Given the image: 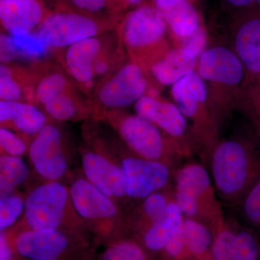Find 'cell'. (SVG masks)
<instances>
[{"label":"cell","mask_w":260,"mask_h":260,"mask_svg":"<svg viewBox=\"0 0 260 260\" xmlns=\"http://www.w3.org/2000/svg\"><path fill=\"white\" fill-rule=\"evenodd\" d=\"M125 183L126 197L143 199L167 184L169 170L164 162L140 157H126L121 160Z\"/></svg>","instance_id":"4fadbf2b"},{"label":"cell","mask_w":260,"mask_h":260,"mask_svg":"<svg viewBox=\"0 0 260 260\" xmlns=\"http://www.w3.org/2000/svg\"><path fill=\"white\" fill-rule=\"evenodd\" d=\"M0 61L1 64H13L17 54L16 47L10 37L2 34L0 37Z\"/></svg>","instance_id":"74e56055"},{"label":"cell","mask_w":260,"mask_h":260,"mask_svg":"<svg viewBox=\"0 0 260 260\" xmlns=\"http://www.w3.org/2000/svg\"><path fill=\"white\" fill-rule=\"evenodd\" d=\"M183 213L177 203H169L165 213L150 223L143 237L145 247L152 251L164 249L172 234L182 223Z\"/></svg>","instance_id":"cb8c5ba5"},{"label":"cell","mask_w":260,"mask_h":260,"mask_svg":"<svg viewBox=\"0 0 260 260\" xmlns=\"http://www.w3.org/2000/svg\"><path fill=\"white\" fill-rule=\"evenodd\" d=\"M36 79L34 64L28 68L0 64V101L32 103Z\"/></svg>","instance_id":"603a6c76"},{"label":"cell","mask_w":260,"mask_h":260,"mask_svg":"<svg viewBox=\"0 0 260 260\" xmlns=\"http://www.w3.org/2000/svg\"><path fill=\"white\" fill-rule=\"evenodd\" d=\"M70 198L80 218L100 240L114 239V220L119 217L115 202L85 178H78L69 186Z\"/></svg>","instance_id":"8fae6325"},{"label":"cell","mask_w":260,"mask_h":260,"mask_svg":"<svg viewBox=\"0 0 260 260\" xmlns=\"http://www.w3.org/2000/svg\"><path fill=\"white\" fill-rule=\"evenodd\" d=\"M196 71L204 81L210 111L218 125L237 109L245 70L232 49L215 46L200 56Z\"/></svg>","instance_id":"7a4b0ae2"},{"label":"cell","mask_w":260,"mask_h":260,"mask_svg":"<svg viewBox=\"0 0 260 260\" xmlns=\"http://www.w3.org/2000/svg\"><path fill=\"white\" fill-rule=\"evenodd\" d=\"M212 171L217 189L224 198L247 192L260 177V155L239 140H224L215 146Z\"/></svg>","instance_id":"8992f818"},{"label":"cell","mask_w":260,"mask_h":260,"mask_svg":"<svg viewBox=\"0 0 260 260\" xmlns=\"http://www.w3.org/2000/svg\"><path fill=\"white\" fill-rule=\"evenodd\" d=\"M23 135L14 133L8 128H0V146L3 155H13L21 157L27 150L28 145L25 139L22 138ZM25 138V137H24Z\"/></svg>","instance_id":"4dcf8cb0"},{"label":"cell","mask_w":260,"mask_h":260,"mask_svg":"<svg viewBox=\"0 0 260 260\" xmlns=\"http://www.w3.org/2000/svg\"><path fill=\"white\" fill-rule=\"evenodd\" d=\"M56 51V62L90 102L103 80L126 56L121 44L119 25Z\"/></svg>","instance_id":"6da1fadb"},{"label":"cell","mask_w":260,"mask_h":260,"mask_svg":"<svg viewBox=\"0 0 260 260\" xmlns=\"http://www.w3.org/2000/svg\"><path fill=\"white\" fill-rule=\"evenodd\" d=\"M235 237V234L228 230L218 234L212 247L214 260H232Z\"/></svg>","instance_id":"836d02e7"},{"label":"cell","mask_w":260,"mask_h":260,"mask_svg":"<svg viewBox=\"0 0 260 260\" xmlns=\"http://www.w3.org/2000/svg\"><path fill=\"white\" fill-rule=\"evenodd\" d=\"M224 3L232 10H238L239 13L246 11L255 3V0H223Z\"/></svg>","instance_id":"ab89813d"},{"label":"cell","mask_w":260,"mask_h":260,"mask_svg":"<svg viewBox=\"0 0 260 260\" xmlns=\"http://www.w3.org/2000/svg\"><path fill=\"white\" fill-rule=\"evenodd\" d=\"M136 114L151 121L179 144L185 140L189 131L187 120L174 103L158 95H145L135 104Z\"/></svg>","instance_id":"e0dca14e"},{"label":"cell","mask_w":260,"mask_h":260,"mask_svg":"<svg viewBox=\"0 0 260 260\" xmlns=\"http://www.w3.org/2000/svg\"><path fill=\"white\" fill-rule=\"evenodd\" d=\"M20 260H29V259H22V258H20Z\"/></svg>","instance_id":"7bdbcfd3"},{"label":"cell","mask_w":260,"mask_h":260,"mask_svg":"<svg viewBox=\"0 0 260 260\" xmlns=\"http://www.w3.org/2000/svg\"><path fill=\"white\" fill-rule=\"evenodd\" d=\"M119 8H138L143 5V0H116Z\"/></svg>","instance_id":"60d3db41"},{"label":"cell","mask_w":260,"mask_h":260,"mask_svg":"<svg viewBox=\"0 0 260 260\" xmlns=\"http://www.w3.org/2000/svg\"><path fill=\"white\" fill-rule=\"evenodd\" d=\"M37 79L32 104L42 108L58 95L78 89L69 75L56 62L34 63Z\"/></svg>","instance_id":"44dd1931"},{"label":"cell","mask_w":260,"mask_h":260,"mask_svg":"<svg viewBox=\"0 0 260 260\" xmlns=\"http://www.w3.org/2000/svg\"><path fill=\"white\" fill-rule=\"evenodd\" d=\"M81 164L85 179L113 200L126 196L125 183L120 165L96 148L85 149Z\"/></svg>","instance_id":"9a60e30c"},{"label":"cell","mask_w":260,"mask_h":260,"mask_svg":"<svg viewBox=\"0 0 260 260\" xmlns=\"http://www.w3.org/2000/svg\"><path fill=\"white\" fill-rule=\"evenodd\" d=\"M10 245L6 233L0 234V260H20Z\"/></svg>","instance_id":"f35d334b"},{"label":"cell","mask_w":260,"mask_h":260,"mask_svg":"<svg viewBox=\"0 0 260 260\" xmlns=\"http://www.w3.org/2000/svg\"><path fill=\"white\" fill-rule=\"evenodd\" d=\"M86 260H90V258H88V259H86Z\"/></svg>","instance_id":"ee69618b"},{"label":"cell","mask_w":260,"mask_h":260,"mask_svg":"<svg viewBox=\"0 0 260 260\" xmlns=\"http://www.w3.org/2000/svg\"><path fill=\"white\" fill-rule=\"evenodd\" d=\"M187 1L190 2L191 3L194 5V3H196L198 0H187Z\"/></svg>","instance_id":"b9f144b4"},{"label":"cell","mask_w":260,"mask_h":260,"mask_svg":"<svg viewBox=\"0 0 260 260\" xmlns=\"http://www.w3.org/2000/svg\"><path fill=\"white\" fill-rule=\"evenodd\" d=\"M211 179L199 164H189L178 172L176 203L188 218L200 215L204 202L212 198Z\"/></svg>","instance_id":"2e32d148"},{"label":"cell","mask_w":260,"mask_h":260,"mask_svg":"<svg viewBox=\"0 0 260 260\" xmlns=\"http://www.w3.org/2000/svg\"><path fill=\"white\" fill-rule=\"evenodd\" d=\"M49 118L32 103L0 101V123L25 138H34L49 124Z\"/></svg>","instance_id":"d6986e66"},{"label":"cell","mask_w":260,"mask_h":260,"mask_svg":"<svg viewBox=\"0 0 260 260\" xmlns=\"http://www.w3.org/2000/svg\"><path fill=\"white\" fill-rule=\"evenodd\" d=\"M181 225L186 247L197 255L204 254L211 244L212 236L210 231L198 220L191 218L184 219Z\"/></svg>","instance_id":"484cf974"},{"label":"cell","mask_w":260,"mask_h":260,"mask_svg":"<svg viewBox=\"0 0 260 260\" xmlns=\"http://www.w3.org/2000/svg\"><path fill=\"white\" fill-rule=\"evenodd\" d=\"M47 15L41 0H0L2 28L13 37L34 34Z\"/></svg>","instance_id":"ac0fdd59"},{"label":"cell","mask_w":260,"mask_h":260,"mask_svg":"<svg viewBox=\"0 0 260 260\" xmlns=\"http://www.w3.org/2000/svg\"><path fill=\"white\" fill-rule=\"evenodd\" d=\"M104 117L110 122L126 146L140 158L162 162L171 145L178 144L172 138L166 139L169 136L138 114L116 110L106 113Z\"/></svg>","instance_id":"9c48e42d"},{"label":"cell","mask_w":260,"mask_h":260,"mask_svg":"<svg viewBox=\"0 0 260 260\" xmlns=\"http://www.w3.org/2000/svg\"><path fill=\"white\" fill-rule=\"evenodd\" d=\"M118 25L100 21L75 11L61 10L47 13L32 34L48 47L60 49L107 31Z\"/></svg>","instance_id":"30bf717a"},{"label":"cell","mask_w":260,"mask_h":260,"mask_svg":"<svg viewBox=\"0 0 260 260\" xmlns=\"http://www.w3.org/2000/svg\"><path fill=\"white\" fill-rule=\"evenodd\" d=\"M237 108H242L245 112L252 114L251 116L260 128V93L258 94L257 99H254L242 90L238 100Z\"/></svg>","instance_id":"d590c367"},{"label":"cell","mask_w":260,"mask_h":260,"mask_svg":"<svg viewBox=\"0 0 260 260\" xmlns=\"http://www.w3.org/2000/svg\"><path fill=\"white\" fill-rule=\"evenodd\" d=\"M171 95L195 138L206 145L215 143L218 125L210 111L206 86L197 71L172 85Z\"/></svg>","instance_id":"ba28073f"},{"label":"cell","mask_w":260,"mask_h":260,"mask_svg":"<svg viewBox=\"0 0 260 260\" xmlns=\"http://www.w3.org/2000/svg\"><path fill=\"white\" fill-rule=\"evenodd\" d=\"M15 254L29 260H86L90 258L88 239L62 230L20 229L4 232Z\"/></svg>","instance_id":"52a82bcc"},{"label":"cell","mask_w":260,"mask_h":260,"mask_svg":"<svg viewBox=\"0 0 260 260\" xmlns=\"http://www.w3.org/2000/svg\"><path fill=\"white\" fill-rule=\"evenodd\" d=\"M30 171L21 157L2 155L0 158V195L15 192L28 179Z\"/></svg>","instance_id":"d4e9b609"},{"label":"cell","mask_w":260,"mask_h":260,"mask_svg":"<svg viewBox=\"0 0 260 260\" xmlns=\"http://www.w3.org/2000/svg\"><path fill=\"white\" fill-rule=\"evenodd\" d=\"M70 2L77 13L106 23L114 25L119 24L113 23L104 15L106 12L109 13V10L114 12L116 9L111 0H70Z\"/></svg>","instance_id":"f1b7e54d"},{"label":"cell","mask_w":260,"mask_h":260,"mask_svg":"<svg viewBox=\"0 0 260 260\" xmlns=\"http://www.w3.org/2000/svg\"><path fill=\"white\" fill-rule=\"evenodd\" d=\"M244 212L250 223L260 228V177L246 192Z\"/></svg>","instance_id":"1f68e13d"},{"label":"cell","mask_w":260,"mask_h":260,"mask_svg":"<svg viewBox=\"0 0 260 260\" xmlns=\"http://www.w3.org/2000/svg\"><path fill=\"white\" fill-rule=\"evenodd\" d=\"M28 151L34 170L46 181H59L66 174L64 138L54 124L49 123L32 138Z\"/></svg>","instance_id":"7c38bea8"},{"label":"cell","mask_w":260,"mask_h":260,"mask_svg":"<svg viewBox=\"0 0 260 260\" xmlns=\"http://www.w3.org/2000/svg\"><path fill=\"white\" fill-rule=\"evenodd\" d=\"M98 260H147L143 251L136 243L128 240H112L99 254Z\"/></svg>","instance_id":"4316f807"},{"label":"cell","mask_w":260,"mask_h":260,"mask_svg":"<svg viewBox=\"0 0 260 260\" xmlns=\"http://www.w3.org/2000/svg\"><path fill=\"white\" fill-rule=\"evenodd\" d=\"M174 37H187L203 25L194 4L187 0H153Z\"/></svg>","instance_id":"7402d4cb"},{"label":"cell","mask_w":260,"mask_h":260,"mask_svg":"<svg viewBox=\"0 0 260 260\" xmlns=\"http://www.w3.org/2000/svg\"><path fill=\"white\" fill-rule=\"evenodd\" d=\"M153 83L157 85L148 72L126 56L98 87L91 101L93 112L102 117L136 104L145 95H158V87Z\"/></svg>","instance_id":"5b68a950"},{"label":"cell","mask_w":260,"mask_h":260,"mask_svg":"<svg viewBox=\"0 0 260 260\" xmlns=\"http://www.w3.org/2000/svg\"><path fill=\"white\" fill-rule=\"evenodd\" d=\"M259 247L256 239L250 232L236 234L232 260H258Z\"/></svg>","instance_id":"f546056e"},{"label":"cell","mask_w":260,"mask_h":260,"mask_svg":"<svg viewBox=\"0 0 260 260\" xmlns=\"http://www.w3.org/2000/svg\"><path fill=\"white\" fill-rule=\"evenodd\" d=\"M119 28L126 55L148 72L173 48L167 38L169 27L153 5H141L126 13Z\"/></svg>","instance_id":"277c9868"},{"label":"cell","mask_w":260,"mask_h":260,"mask_svg":"<svg viewBox=\"0 0 260 260\" xmlns=\"http://www.w3.org/2000/svg\"><path fill=\"white\" fill-rule=\"evenodd\" d=\"M172 38L177 42V46L176 47L186 49V50L192 53L198 59L206 49L208 38H207L206 29L203 25L189 37L183 38L172 37Z\"/></svg>","instance_id":"d6a6232c"},{"label":"cell","mask_w":260,"mask_h":260,"mask_svg":"<svg viewBox=\"0 0 260 260\" xmlns=\"http://www.w3.org/2000/svg\"><path fill=\"white\" fill-rule=\"evenodd\" d=\"M184 247H186L185 239H184L182 225L181 224L168 241L167 245L164 249L168 255L172 257H176L181 254Z\"/></svg>","instance_id":"8d00e7d4"},{"label":"cell","mask_w":260,"mask_h":260,"mask_svg":"<svg viewBox=\"0 0 260 260\" xmlns=\"http://www.w3.org/2000/svg\"><path fill=\"white\" fill-rule=\"evenodd\" d=\"M168 204L169 203L164 195L155 192L145 198L142 208L145 217L152 223L165 213Z\"/></svg>","instance_id":"e575fe53"},{"label":"cell","mask_w":260,"mask_h":260,"mask_svg":"<svg viewBox=\"0 0 260 260\" xmlns=\"http://www.w3.org/2000/svg\"><path fill=\"white\" fill-rule=\"evenodd\" d=\"M198 62V58L190 51L174 47L151 65L148 73L158 86H172L196 71Z\"/></svg>","instance_id":"ffe728a7"},{"label":"cell","mask_w":260,"mask_h":260,"mask_svg":"<svg viewBox=\"0 0 260 260\" xmlns=\"http://www.w3.org/2000/svg\"><path fill=\"white\" fill-rule=\"evenodd\" d=\"M24 227L30 230H62L86 237L87 224L75 211L70 189L59 181H46L25 198Z\"/></svg>","instance_id":"3957f363"},{"label":"cell","mask_w":260,"mask_h":260,"mask_svg":"<svg viewBox=\"0 0 260 260\" xmlns=\"http://www.w3.org/2000/svg\"><path fill=\"white\" fill-rule=\"evenodd\" d=\"M231 34L232 49L244 66L246 79L260 77V15L247 10L239 13Z\"/></svg>","instance_id":"5bb4252c"},{"label":"cell","mask_w":260,"mask_h":260,"mask_svg":"<svg viewBox=\"0 0 260 260\" xmlns=\"http://www.w3.org/2000/svg\"><path fill=\"white\" fill-rule=\"evenodd\" d=\"M25 199L19 193L1 196L0 198V231L7 232L23 215Z\"/></svg>","instance_id":"83f0119b"}]
</instances>
